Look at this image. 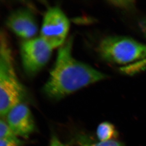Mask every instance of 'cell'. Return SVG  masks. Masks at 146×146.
<instances>
[{"mask_svg":"<svg viewBox=\"0 0 146 146\" xmlns=\"http://www.w3.org/2000/svg\"><path fill=\"white\" fill-rule=\"evenodd\" d=\"M73 38L66 40L58 50L56 60L43 88L51 99L58 100L88 86L106 79V75L72 55Z\"/></svg>","mask_w":146,"mask_h":146,"instance_id":"1","label":"cell"},{"mask_svg":"<svg viewBox=\"0 0 146 146\" xmlns=\"http://www.w3.org/2000/svg\"><path fill=\"white\" fill-rule=\"evenodd\" d=\"M98 50L103 59L127 74L146 69V45L131 37H105L99 43Z\"/></svg>","mask_w":146,"mask_h":146,"instance_id":"2","label":"cell"},{"mask_svg":"<svg viewBox=\"0 0 146 146\" xmlns=\"http://www.w3.org/2000/svg\"><path fill=\"white\" fill-rule=\"evenodd\" d=\"M26 96L14 68L13 54L5 31L0 34V114L6 116L9 111L21 103Z\"/></svg>","mask_w":146,"mask_h":146,"instance_id":"3","label":"cell"},{"mask_svg":"<svg viewBox=\"0 0 146 146\" xmlns=\"http://www.w3.org/2000/svg\"><path fill=\"white\" fill-rule=\"evenodd\" d=\"M70 22L64 12L58 7L50 8L43 19L40 37L53 49L66 41Z\"/></svg>","mask_w":146,"mask_h":146,"instance_id":"4","label":"cell"},{"mask_svg":"<svg viewBox=\"0 0 146 146\" xmlns=\"http://www.w3.org/2000/svg\"><path fill=\"white\" fill-rule=\"evenodd\" d=\"M52 49L41 37L25 40L21 45V58L25 72L33 75L48 62Z\"/></svg>","mask_w":146,"mask_h":146,"instance_id":"5","label":"cell"},{"mask_svg":"<svg viewBox=\"0 0 146 146\" xmlns=\"http://www.w3.org/2000/svg\"><path fill=\"white\" fill-rule=\"evenodd\" d=\"M7 123L17 136L28 138L35 129L29 108L21 103L12 108L6 115Z\"/></svg>","mask_w":146,"mask_h":146,"instance_id":"6","label":"cell"},{"mask_svg":"<svg viewBox=\"0 0 146 146\" xmlns=\"http://www.w3.org/2000/svg\"><path fill=\"white\" fill-rule=\"evenodd\" d=\"M7 27L19 37L29 40L36 36L38 31L34 16L27 9H19L9 16Z\"/></svg>","mask_w":146,"mask_h":146,"instance_id":"7","label":"cell"},{"mask_svg":"<svg viewBox=\"0 0 146 146\" xmlns=\"http://www.w3.org/2000/svg\"><path fill=\"white\" fill-rule=\"evenodd\" d=\"M97 135L100 141H109L117 136V131L112 123L105 121L98 126Z\"/></svg>","mask_w":146,"mask_h":146,"instance_id":"8","label":"cell"},{"mask_svg":"<svg viewBox=\"0 0 146 146\" xmlns=\"http://www.w3.org/2000/svg\"><path fill=\"white\" fill-rule=\"evenodd\" d=\"M18 137L10 128L5 121L2 119L0 121V139Z\"/></svg>","mask_w":146,"mask_h":146,"instance_id":"9","label":"cell"},{"mask_svg":"<svg viewBox=\"0 0 146 146\" xmlns=\"http://www.w3.org/2000/svg\"><path fill=\"white\" fill-rule=\"evenodd\" d=\"M22 142L18 137L0 139V146H21Z\"/></svg>","mask_w":146,"mask_h":146,"instance_id":"10","label":"cell"},{"mask_svg":"<svg viewBox=\"0 0 146 146\" xmlns=\"http://www.w3.org/2000/svg\"><path fill=\"white\" fill-rule=\"evenodd\" d=\"M84 146H124L121 142L118 141H115L113 139L109 141H100L97 143H95L92 145H85Z\"/></svg>","mask_w":146,"mask_h":146,"instance_id":"11","label":"cell"},{"mask_svg":"<svg viewBox=\"0 0 146 146\" xmlns=\"http://www.w3.org/2000/svg\"><path fill=\"white\" fill-rule=\"evenodd\" d=\"M49 146H65L64 144L60 141L58 138L54 135H53L51 138Z\"/></svg>","mask_w":146,"mask_h":146,"instance_id":"12","label":"cell"},{"mask_svg":"<svg viewBox=\"0 0 146 146\" xmlns=\"http://www.w3.org/2000/svg\"><path fill=\"white\" fill-rule=\"evenodd\" d=\"M141 27H142V31H143L145 37H146V19H144L141 22Z\"/></svg>","mask_w":146,"mask_h":146,"instance_id":"13","label":"cell"}]
</instances>
